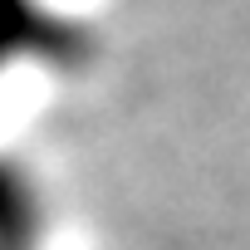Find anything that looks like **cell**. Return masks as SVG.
Wrapping results in <instances>:
<instances>
[{"label":"cell","mask_w":250,"mask_h":250,"mask_svg":"<svg viewBox=\"0 0 250 250\" xmlns=\"http://www.w3.org/2000/svg\"><path fill=\"white\" fill-rule=\"evenodd\" d=\"M49 240V196L40 177L0 152V250H44Z\"/></svg>","instance_id":"7a4b0ae2"},{"label":"cell","mask_w":250,"mask_h":250,"mask_svg":"<svg viewBox=\"0 0 250 250\" xmlns=\"http://www.w3.org/2000/svg\"><path fill=\"white\" fill-rule=\"evenodd\" d=\"M79 49V25L44 0H0V79L25 64H64Z\"/></svg>","instance_id":"6da1fadb"}]
</instances>
